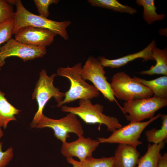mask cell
I'll list each match as a JSON object with an SVG mask.
<instances>
[{"label":"cell","mask_w":167,"mask_h":167,"mask_svg":"<svg viewBox=\"0 0 167 167\" xmlns=\"http://www.w3.org/2000/svg\"><path fill=\"white\" fill-rule=\"evenodd\" d=\"M16 11L13 18L14 24L12 35L20 28L27 26L43 28L49 30L67 40L69 38L67 28L71 24L70 20L57 21L36 15L28 11L20 0H17Z\"/></svg>","instance_id":"cell-2"},{"label":"cell","mask_w":167,"mask_h":167,"mask_svg":"<svg viewBox=\"0 0 167 167\" xmlns=\"http://www.w3.org/2000/svg\"><path fill=\"white\" fill-rule=\"evenodd\" d=\"M2 145V143L0 142V167H5L12 159L14 153L11 147L3 152Z\"/></svg>","instance_id":"cell-26"},{"label":"cell","mask_w":167,"mask_h":167,"mask_svg":"<svg viewBox=\"0 0 167 167\" xmlns=\"http://www.w3.org/2000/svg\"><path fill=\"white\" fill-rule=\"evenodd\" d=\"M81 62L78 63L72 67H59L57 71V75L66 78L70 82V87L65 93L62 102L56 106L61 107L63 105L69 103L78 99H91L99 96V91L93 85L83 79L81 73Z\"/></svg>","instance_id":"cell-1"},{"label":"cell","mask_w":167,"mask_h":167,"mask_svg":"<svg viewBox=\"0 0 167 167\" xmlns=\"http://www.w3.org/2000/svg\"><path fill=\"white\" fill-rule=\"evenodd\" d=\"M14 24L13 17L0 24V45L12 38Z\"/></svg>","instance_id":"cell-23"},{"label":"cell","mask_w":167,"mask_h":167,"mask_svg":"<svg viewBox=\"0 0 167 167\" xmlns=\"http://www.w3.org/2000/svg\"><path fill=\"white\" fill-rule=\"evenodd\" d=\"M165 142V141H164L158 144L148 143L147 152L139 157L136 167H157L161 155L160 151L164 148Z\"/></svg>","instance_id":"cell-16"},{"label":"cell","mask_w":167,"mask_h":167,"mask_svg":"<svg viewBox=\"0 0 167 167\" xmlns=\"http://www.w3.org/2000/svg\"><path fill=\"white\" fill-rule=\"evenodd\" d=\"M139 157L140 153L136 148L119 143L113 157V167H136Z\"/></svg>","instance_id":"cell-14"},{"label":"cell","mask_w":167,"mask_h":167,"mask_svg":"<svg viewBox=\"0 0 167 167\" xmlns=\"http://www.w3.org/2000/svg\"><path fill=\"white\" fill-rule=\"evenodd\" d=\"M69 163H74L82 167H113L114 159L113 156L94 158L92 156L84 161H78L73 158H67Z\"/></svg>","instance_id":"cell-22"},{"label":"cell","mask_w":167,"mask_h":167,"mask_svg":"<svg viewBox=\"0 0 167 167\" xmlns=\"http://www.w3.org/2000/svg\"><path fill=\"white\" fill-rule=\"evenodd\" d=\"M154 0H136V3L142 6L143 9V18L148 24L155 21L164 19L165 15L159 14L156 12L157 8L155 5Z\"/></svg>","instance_id":"cell-20"},{"label":"cell","mask_w":167,"mask_h":167,"mask_svg":"<svg viewBox=\"0 0 167 167\" xmlns=\"http://www.w3.org/2000/svg\"><path fill=\"white\" fill-rule=\"evenodd\" d=\"M5 63V61H2L0 60V70L1 67L3 66Z\"/></svg>","instance_id":"cell-29"},{"label":"cell","mask_w":167,"mask_h":167,"mask_svg":"<svg viewBox=\"0 0 167 167\" xmlns=\"http://www.w3.org/2000/svg\"><path fill=\"white\" fill-rule=\"evenodd\" d=\"M3 133L1 128H0V139L3 136Z\"/></svg>","instance_id":"cell-30"},{"label":"cell","mask_w":167,"mask_h":167,"mask_svg":"<svg viewBox=\"0 0 167 167\" xmlns=\"http://www.w3.org/2000/svg\"><path fill=\"white\" fill-rule=\"evenodd\" d=\"M71 164L73 165V167H82L79 165L74 163H72Z\"/></svg>","instance_id":"cell-31"},{"label":"cell","mask_w":167,"mask_h":167,"mask_svg":"<svg viewBox=\"0 0 167 167\" xmlns=\"http://www.w3.org/2000/svg\"><path fill=\"white\" fill-rule=\"evenodd\" d=\"M100 143L97 140L86 138L81 135L76 140L62 143L61 152L66 158L75 156L79 159V161H83L92 156V153Z\"/></svg>","instance_id":"cell-12"},{"label":"cell","mask_w":167,"mask_h":167,"mask_svg":"<svg viewBox=\"0 0 167 167\" xmlns=\"http://www.w3.org/2000/svg\"><path fill=\"white\" fill-rule=\"evenodd\" d=\"M14 13L12 6L6 0H0V24L13 17Z\"/></svg>","instance_id":"cell-25"},{"label":"cell","mask_w":167,"mask_h":167,"mask_svg":"<svg viewBox=\"0 0 167 167\" xmlns=\"http://www.w3.org/2000/svg\"><path fill=\"white\" fill-rule=\"evenodd\" d=\"M14 35L15 39L21 43L46 48L52 43L57 34L47 29L27 26L19 28Z\"/></svg>","instance_id":"cell-11"},{"label":"cell","mask_w":167,"mask_h":167,"mask_svg":"<svg viewBox=\"0 0 167 167\" xmlns=\"http://www.w3.org/2000/svg\"><path fill=\"white\" fill-rule=\"evenodd\" d=\"M79 105L77 107L62 105L61 110L75 114L86 123H98L99 128L101 124H105L107 126V130L111 132L122 126L117 118L103 113L104 106L101 104L93 105L90 99H81L79 100Z\"/></svg>","instance_id":"cell-3"},{"label":"cell","mask_w":167,"mask_h":167,"mask_svg":"<svg viewBox=\"0 0 167 167\" xmlns=\"http://www.w3.org/2000/svg\"><path fill=\"white\" fill-rule=\"evenodd\" d=\"M161 115L160 113L146 122H130L128 125L113 131L108 138L99 137L97 140L100 143L124 144L136 148L142 143L139 139L143 130Z\"/></svg>","instance_id":"cell-9"},{"label":"cell","mask_w":167,"mask_h":167,"mask_svg":"<svg viewBox=\"0 0 167 167\" xmlns=\"http://www.w3.org/2000/svg\"><path fill=\"white\" fill-rule=\"evenodd\" d=\"M47 53L46 48L29 45L21 43L12 38L0 46V60L11 57H17L24 62L42 58Z\"/></svg>","instance_id":"cell-10"},{"label":"cell","mask_w":167,"mask_h":167,"mask_svg":"<svg viewBox=\"0 0 167 167\" xmlns=\"http://www.w3.org/2000/svg\"><path fill=\"white\" fill-rule=\"evenodd\" d=\"M133 79L145 86L153 93L154 95L162 99H167V76L147 80L134 76Z\"/></svg>","instance_id":"cell-17"},{"label":"cell","mask_w":167,"mask_h":167,"mask_svg":"<svg viewBox=\"0 0 167 167\" xmlns=\"http://www.w3.org/2000/svg\"><path fill=\"white\" fill-rule=\"evenodd\" d=\"M167 105V99H162L154 95L149 98L125 102L121 109L127 120L130 122H141L154 117L156 112Z\"/></svg>","instance_id":"cell-6"},{"label":"cell","mask_w":167,"mask_h":167,"mask_svg":"<svg viewBox=\"0 0 167 167\" xmlns=\"http://www.w3.org/2000/svg\"><path fill=\"white\" fill-rule=\"evenodd\" d=\"M58 0H34V2L37 7L39 15L47 18L49 15V6L52 4H57Z\"/></svg>","instance_id":"cell-24"},{"label":"cell","mask_w":167,"mask_h":167,"mask_svg":"<svg viewBox=\"0 0 167 167\" xmlns=\"http://www.w3.org/2000/svg\"><path fill=\"white\" fill-rule=\"evenodd\" d=\"M21 111L11 104L0 90V128L6 129L9 122L16 120L15 115Z\"/></svg>","instance_id":"cell-18"},{"label":"cell","mask_w":167,"mask_h":167,"mask_svg":"<svg viewBox=\"0 0 167 167\" xmlns=\"http://www.w3.org/2000/svg\"><path fill=\"white\" fill-rule=\"evenodd\" d=\"M157 167H167V153L161 155L158 161Z\"/></svg>","instance_id":"cell-27"},{"label":"cell","mask_w":167,"mask_h":167,"mask_svg":"<svg viewBox=\"0 0 167 167\" xmlns=\"http://www.w3.org/2000/svg\"><path fill=\"white\" fill-rule=\"evenodd\" d=\"M49 127L52 129L55 136L62 143L70 137L69 133H73L78 136L83 135L84 131L77 116L69 113L64 117L58 119L50 118L43 114L38 121L36 128L42 129Z\"/></svg>","instance_id":"cell-7"},{"label":"cell","mask_w":167,"mask_h":167,"mask_svg":"<svg viewBox=\"0 0 167 167\" xmlns=\"http://www.w3.org/2000/svg\"><path fill=\"white\" fill-rule=\"evenodd\" d=\"M16 0H7L6 1L9 4L12 6V5H15L16 2Z\"/></svg>","instance_id":"cell-28"},{"label":"cell","mask_w":167,"mask_h":167,"mask_svg":"<svg viewBox=\"0 0 167 167\" xmlns=\"http://www.w3.org/2000/svg\"><path fill=\"white\" fill-rule=\"evenodd\" d=\"M56 75L55 73L48 75L45 69H42L40 73L39 78L32 94V98L36 100L38 107L30 124L32 128H36L38 121L43 114L45 105L50 98L54 97L57 103V105H58L65 97V92H60L58 88L54 85V79Z\"/></svg>","instance_id":"cell-4"},{"label":"cell","mask_w":167,"mask_h":167,"mask_svg":"<svg viewBox=\"0 0 167 167\" xmlns=\"http://www.w3.org/2000/svg\"><path fill=\"white\" fill-rule=\"evenodd\" d=\"M110 84L114 96L126 101L149 98L154 95L149 89L123 71L114 74Z\"/></svg>","instance_id":"cell-5"},{"label":"cell","mask_w":167,"mask_h":167,"mask_svg":"<svg viewBox=\"0 0 167 167\" xmlns=\"http://www.w3.org/2000/svg\"><path fill=\"white\" fill-rule=\"evenodd\" d=\"M88 2L92 6L105 8L122 13L133 15L137 12L136 9L121 4L117 0H88Z\"/></svg>","instance_id":"cell-19"},{"label":"cell","mask_w":167,"mask_h":167,"mask_svg":"<svg viewBox=\"0 0 167 167\" xmlns=\"http://www.w3.org/2000/svg\"><path fill=\"white\" fill-rule=\"evenodd\" d=\"M156 45V41L152 40L146 48L137 53L113 59H108L102 56L99 57L98 59L104 67H110L111 68L120 67L129 62L139 58H142L143 61L149 60L154 61L152 56V50Z\"/></svg>","instance_id":"cell-13"},{"label":"cell","mask_w":167,"mask_h":167,"mask_svg":"<svg viewBox=\"0 0 167 167\" xmlns=\"http://www.w3.org/2000/svg\"><path fill=\"white\" fill-rule=\"evenodd\" d=\"M161 117L162 120V125L160 129L153 128L145 131L147 139L149 143L158 144L167 139V115L165 114H161Z\"/></svg>","instance_id":"cell-21"},{"label":"cell","mask_w":167,"mask_h":167,"mask_svg":"<svg viewBox=\"0 0 167 167\" xmlns=\"http://www.w3.org/2000/svg\"><path fill=\"white\" fill-rule=\"evenodd\" d=\"M152 56L156 61L154 66H152L147 70L140 71L141 75H162L167 76V49H160L156 46L152 50Z\"/></svg>","instance_id":"cell-15"},{"label":"cell","mask_w":167,"mask_h":167,"mask_svg":"<svg viewBox=\"0 0 167 167\" xmlns=\"http://www.w3.org/2000/svg\"><path fill=\"white\" fill-rule=\"evenodd\" d=\"M104 67L98 58L90 56L82 66L81 77L85 81L88 80L91 82L105 99L110 102L115 101L121 108L115 98L110 83L107 80Z\"/></svg>","instance_id":"cell-8"}]
</instances>
